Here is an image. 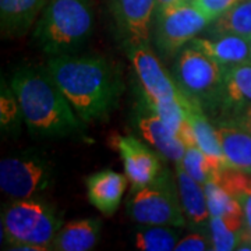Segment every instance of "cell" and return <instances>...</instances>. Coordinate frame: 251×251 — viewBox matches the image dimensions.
Instances as JSON below:
<instances>
[{
    "label": "cell",
    "mask_w": 251,
    "mask_h": 251,
    "mask_svg": "<svg viewBox=\"0 0 251 251\" xmlns=\"http://www.w3.org/2000/svg\"><path fill=\"white\" fill-rule=\"evenodd\" d=\"M179 162L184 168V171L187 172L193 179L201 183L202 186L206 181L215 179L219 172L229 168V166L222 165L219 162L214 161L212 158H209L198 148L197 145L186 147V152L183 155L181 161Z\"/></svg>",
    "instance_id": "obj_24"
},
{
    "label": "cell",
    "mask_w": 251,
    "mask_h": 251,
    "mask_svg": "<svg viewBox=\"0 0 251 251\" xmlns=\"http://www.w3.org/2000/svg\"><path fill=\"white\" fill-rule=\"evenodd\" d=\"M127 56L133 64L135 77L140 82L143 98L153 109L180 102L184 95L177 88L175 80L162 67L159 59L148 45L127 46Z\"/></svg>",
    "instance_id": "obj_9"
},
{
    "label": "cell",
    "mask_w": 251,
    "mask_h": 251,
    "mask_svg": "<svg viewBox=\"0 0 251 251\" xmlns=\"http://www.w3.org/2000/svg\"><path fill=\"white\" fill-rule=\"evenodd\" d=\"M10 87L31 134L39 138H62L81 128V120L63 95L49 70L42 66H21Z\"/></svg>",
    "instance_id": "obj_2"
},
{
    "label": "cell",
    "mask_w": 251,
    "mask_h": 251,
    "mask_svg": "<svg viewBox=\"0 0 251 251\" xmlns=\"http://www.w3.org/2000/svg\"><path fill=\"white\" fill-rule=\"evenodd\" d=\"M135 126L144 140L162 156L175 162L181 161L186 145L144 98L135 110Z\"/></svg>",
    "instance_id": "obj_12"
},
{
    "label": "cell",
    "mask_w": 251,
    "mask_h": 251,
    "mask_svg": "<svg viewBox=\"0 0 251 251\" xmlns=\"http://www.w3.org/2000/svg\"><path fill=\"white\" fill-rule=\"evenodd\" d=\"M62 226V218L54 206L39 197L14 200L1 212V239L6 236L9 247L36 244L53 250L52 243Z\"/></svg>",
    "instance_id": "obj_5"
},
{
    "label": "cell",
    "mask_w": 251,
    "mask_h": 251,
    "mask_svg": "<svg viewBox=\"0 0 251 251\" xmlns=\"http://www.w3.org/2000/svg\"><path fill=\"white\" fill-rule=\"evenodd\" d=\"M176 251H208L212 250V239L209 232L196 230L180 239L176 247Z\"/></svg>",
    "instance_id": "obj_27"
},
{
    "label": "cell",
    "mask_w": 251,
    "mask_h": 251,
    "mask_svg": "<svg viewBox=\"0 0 251 251\" xmlns=\"http://www.w3.org/2000/svg\"><path fill=\"white\" fill-rule=\"evenodd\" d=\"M46 69L84 123L105 120L125 90L119 70L100 56H50Z\"/></svg>",
    "instance_id": "obj_1"
},
{
    "label": "cell",
    "mask_w": 251,
    "mask_h": 251,
    "mask_svg": "<svg viewBox=\"0 0 251 251\" xmlns=\"http://www.w3.org/2000/svg\"><path fill=\"white\" fill-rule=\"evenodd\" d=\"M225 67L190 42L175 59L173 80L186 98L211 117L215 116Z\"/></svg>",
    "instance_id": "obj_4"
},
{
    "label": "cell",
    "mask_w": 251,
    "mask_h": 251,
    "mask_svg": "<svg viewBox=\"0 0 251 251\" xmlns=\"http://www.w3.org/2000/svg\"><path fill=\"white\" fill-rule=\"evenodd\" d=\"M52 183L53 168L38 153H18L0 162V187L13 200L38 197Z\"/></svg>",
    "instance_id": "obj_8"
},
{
    "label": "cell",
    "mask_w": 251,
    "mask_h": 251,
    "mask_svg": "<svg viewBox=\"0 0 251 251\" xmlns=\"http://www.w3.org/2000/svg\"><path fill=\"white\" fill-rule=\"evenodd\" d=\"M176 179L180 204L188 226L194 230L209 232L211 212L208 208L205 190L201 183L193 179L180 162H176Z\"/></svg>",
    "instance_id": "obj_14"
},
{
    "label": "cell",
    "mask_w": 251,
    "mask_h": 251,
    "mask_svg": "<svg viewBox=\"0 0 251 251\" xmlns=\"http://www.w3.org/2000/svg\"><path fill=\"white\" fill-rule=\"evenodd\" d=\"M211 36L240 35L251 39V0H242L208 25Z\"/></svg>",
    "instance_id": "obj_22"
},
{
    "label": "cell",
    "mask_w": 251,
    "mask_h": 251,
    "mask_svg": "<svg viewBox=\"0 0 251 251\" xmlns=\"http://www.w3.org/2000/svg\"><path fill=\"white\" fill-rule=\"evenodd\" d=\"M183 1H186V0H156V11H155V13L162 11V10L165 9H169L172 6L180 4V3H183Z\"/></svg>",
    "instance_id": "obj_33"
},
{
    "label": "cell",
    "mask_w": 251,
    "mask_h": 251,
    "mask_svg": "<svg viewBox=\"0 0 251 251\" xmlns=\"http://www.w3.org/2000/svg\"><path fill=\"white\" fill-rule=\"evenodd\" d=\"M191 42L225 69L251 62L250 39L244 36L226 34L212 38H194Z\"/></svg>",
    "instance_id": "obj_18"
},
{
    "label": "cell",
    "mask_w": 251,
    "mask_h": 251,
    "mask_svg": "<svg viewBox=\"0 0 251 251\" xmlns=\"http://www.w3.org/2000/svg\"><path fill=\"white\" fill-rule=\"evenodd\" d=\"M48 0H0V27L6 38L23 36L38 21Z\"/></svg>",
    "instance_id": "obj_17"
},
{
    "label": "cell",
    "mask_w": 251,
    "mask_h": 251,
    "mask_svg": "<svg viewBox=\"0 0 251 251\" xmlns=\"http://www.w3.org/2000/svg\"><path fill=\"white\" fill-rule=\"evenodd\" d=\"M7 250H18V251H49L52 250L50 247L45 246H36V244H17V246H11Z\"/></svg>",
    "instance_id": "obj_32"
},
{
    "label": "cell",
    "mask_w": 251,
    "mask_h": 251,
    "mask_svg": "<svg viewBox=\"0 0 251 251\" xmlns=\"http://www.w3.org/2000/svg\"><path fill=\"white\" fill-rule=\"evenodd\" d=\"M251 106V62L227 67L225 70L215 120H232Z\"/></svg>",
    "instance_id": "obj_13"
},
{
    "label": "cell",
    "mask_w": 251,
    "mask_h": 251,
    "mask_svg": "<svg viewBox=\"0 0 251 251\" xmlns=\"http://www.w3.org/2000/svg\"><path fill=\"white\" fill-rule=\"evenodd\" d=\"M209 233H211V239H212V250L214 251L236 250L237 233L225 224L222 218L211 215Z\"/></svg>",
    "instance_id": "obj_25"
},
{
    "label": "cell",
    "mask_w": 251,
    "mask_h": 251,
    "mask_svg": "<svg viewBox=\"0 0 251 251\" xmlns=\"http://www.w3.org/2000/svg\"><path fill=\"white\" fill-rule=\"evenodd\" d=\"M113 145L122 156L131 191L150 184L161 173V153L151 150L135 135H116Z\"/></svg>",
    "instance_id": "obj_11"
},
{
    "label": "cell",
    "mask_w": 251,
    "mask_h": 251,
    "mask_svg": "<svg viewBox=\"0 0 251 251\" xmlns=\"http://www.w3.org/2000/svg\"><path fill=\"white\" fill-rule=\"evenodd\" d=\"M108 3L123 45H148L156 0H108Z\"/></svg>",
    "instance_id": "obj_10"
},
{
    "label": "cell",
    "mask_w": 251,
    "mask_h": 251,
    "mask_svg": "<svg viewBox=\"0 0 251 251\" xmlns=\"http://www.w3.org/2000/svg\"><path fill=\"white\" fill-rule=\"evenodd\" d=\"M180 232L175 226L143 225L134 233V246L143 251H172L179 242Z\"/></svg>",
    "instance_id": "obj_23"
},
{
    "label": "cell",
    "mask_w": 251,
    "mask_h": 251,
    "mask_svg": "<svg viewBox=\"0 0 251 251\" xmlns=\"http://www.w3.org/2000/svg\"><path fill=\"white\" fill-rule=\"evenodd\" d=\"M191 1L212 23L214 20L221 17L222 14H225L226 11H229L237 3H240L242 0H191Z\"/></svg>",
    "instance_id": "obj_28"
},
{
    "label": "cell",
    "mask_w": 251,
    "mask_h": 251,
    "mask_svg": "<svg viewBox=\"0 0 251 251\" xmlns=\"http://www.w3.org/2000/svg\"><path fill=\"white\" fill-rule=\"evenodd\" d=\"M214 125L229 168L251 173L250 133L229 120H215Z\"/></svg>",
    "instance_id": "obj_16"
},
{
    "label": "cell",
    "mask_w": 251,
    "mask_h": 251,
    "mask_svg": "<svg viewBox=\"0 0 251 251\" xmlns=\"http://www.w3.org/2000/svg\"><path fill=\"white\" fill-rule=\"evenodd\" d=\"M204 190L211 215L222 218L225 224L233 232L239 233L246 225V215L242 204L215 180L206 181Z\"/></svg>",
    "instance_id": "obj_21"
},
{
    "label": "cell",
    "mask_w": 251,
    "mask_h": 251,
    "mask_svg": "<svg viewBox=\"0 0 251 251\" xmlns=\"http://www.w3.org/2000/svg\"><path fill=\"white\" fill-rule=\"evenodd\" d=\"M236 250L251 251V230L244 225L242 230L237 233V246Z\"/></svg>",
    "instance_id": "obj_29"
},
{
    "label": "cell",
    "mask_w": 251,
    "mask_h": 251,
    "mask_svg": "<svg viewBox=\"0 0 251 251\" xmlns=\"http://www.w3.org/2000/svg\"><path fill=\"white\" fill-rule=\"evenodd\" d=\"M94 27V0H48L34 38L49 56L74 54L87 44Z\"/></svg>",
    "instance_id": "obj_3"
},
{
    "label": "cell",
    "mask_w": 251,
    "mask_h": 251,
    "mask_svg": "<svg viewBox=\"0 0 251 251\" xmlns=\"http://www.w3.org/2000/svg\"><path fill=\"white\" fill-rule=\"evenodd\" d=\"M102 222L98 218H84L64 224L54 237L52 247L59 251H90L98 244Z\"/></svg>",
    "instance_id": "obj_19"
},
{
    "label": "cell",
    "mask_w": 251,
    "mask_h": 251,
    "mask_svg": "<svg viewBox=\"0 0 251 251\" xmlns=\"http://www.w3.org/2000/svg\"><path fill=\"white\" fill-rule=\"evenodd\" d=\"M127 212L140 225L183 227L187 224L180 204L177 179L168 169H162L150 184L131 191Z\"/></svg>",
    "instance_id": "obj_6"
},
{
    "label": "cell",
    "mask_w": 251,
    "mask_h": 251,
    "mask_svg": "<svg viewBox=\"0 0 251 251\" xmlns=\"http://www.w3.org/2000/svg\"><path fill=\"white\" fill-rule=\"evenodd\" d=\"M229 122H233L236 125H239L240 127H243L244 130H247L251 134V106H249L247 109H244L242 113H239L237 116L233 117L232 120Z\"/></svg>",
    "instance_id": "obj_30"
},
{
    "label": "cell",
    "mask_w": 251,
    "mask_h": 251,
    "mask_svg": "<svg viewBox=\"0 0 251 251\" xmlns=\"http://www.w3.org/2000/svg\"><path fill=\"white\" fill-rule=\"evenodd\" d=\"M250 46H251V39H250Z\"/></svg>",
    "instance_id": "obj_34"
},
{
    "label": "cell",
    "mask_w": 251,
    "mask_h": 251,
    "mask_svg": "<svg viewBox=\"0 0 251 251\" xmlns=\"http://www.w3.org/2000/svg\"><path fill=\"white\" fill-rule=\"evenodd\" d=\"M23 119L21 109L18 105V100L11 90V87L1 85V98H0V122L1 127L9 130L10 127H14L18 123V119Z\"/></svg>",
    "instance_id": "obj_26"
},
{
    "label": "cell",
    "mask_w": 251,
    "mask_h": 251,
    "mask_svg": "<svg viewBox=\"0 0 251 251\" xmlns=\"http://www.w3.org/2000/svg\"><path fill=\"white\" fill-rule=\"evenodd\" d=\"M209 24L211 20L191 0H186L155 13L153 44L165 59H176L180 50Z\"/></svg>",
    "instance_id": "obj_7"
},
{
    "label": "cell",
    "mask_w": 251,
    "mask_h": 251,
    "mask_svg": "<svg viewBox=\"0 0 251 251\" xmlns=\"http://www.w3.org/2000/svg\"><path fill=\"white\" fill-rule=\"evenodd\" d=\"M240 204L243 205L244 209V215H246V226L251 230V191L243 198L240 201Z\"/></svg>",
    "instance_id": "obj_31"
},
{
    "label": "cell",
    "mask_w": 251,
    "mask_h": 251,
    "mask_svg": "<svg viewBox=\"0 0 251 251\" xmlns=\"http://www.w3.org/2000/svg\"><path fill=\"white\" fill-rule=\"evenodd\" d=\"M127 176L115 171H100L91 175L85 180L87 196L91 205L103 215L112 216L120 205L127 187Z\"/></svg>",
    "instance_id": "obj_15"
},
{
    "label": "cell",
    "mask_w": 251,
    "mask_h": 251,
    "mask_svg": "<svg viewBox=\"0 0 251 251\" xmlns=\"http://www.w3.org/2000/svg\"><path fill=\"white\" fill-rule=\"evenodd\" d=\"M181 105L186 112V116H187L190 125L193 127L198 148L209 158H212L214 161L229 166L225 159L224 152H222V147H221L215 125L208 120L205 112L200 106L194 105L193 102H190L186 97L183 99Z\"/></svg>",
    "instance_id": "obj_20"
}]
</instances>
